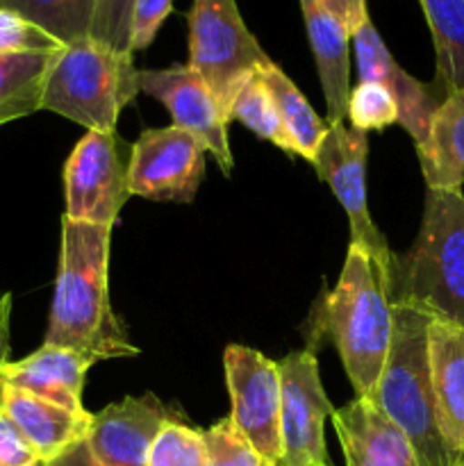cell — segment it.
Wrapping results in <instances>:
<instances>
[{"label": "cell", "mask_w": 464, "mask_h": 466, "mask_svg": "<svg viewBox=\"0 0 464 466\" xmlns=\"http://www.w3.org/2000/svg\"><path fill=\"white\" fill-rule=\"evenodd\" d=\"M428 358L446 432L464 451V328L432 319L428 326Z\"/></svg>", "instance_id": "19"}, {"label": "cell", "mask_w": 464, "mask_h": 466, "mask_svg": "<svg viewBox=\"0 0 464 466\" xmlns=\"http://www.w3.org/2000/svg\"><path fill=\"white\" fill-rule=\"evenodd\" d=\"M64 46L57 39L9 9H0V55L57 53Z\"/></svg>", "instance_id": "29"}, {"label": "cell", "mask_w": 464, "mask_h": 466, "mask_svg": "<svg viewBox=\"0 0 464 466\" xmlns=\"http://www.w3.org/2000/svg\"><path fill=\"white\" fill-rule=\"evenodd\" d=\"M173 9V0H135L132 5L130 50L132 55L146 50L157 36L159 27Z\"/></svg>", "instance_id": "31"}, {"label": "cell", "mask_w": 464, "mask_h": 466, "mask_svg": "<svg viewBox=\"0 0 464 466\" xmlns=\"http://www.w3.org/2000/svg\"><path fill=\"white\" fill-rule=\"evenodd\" d=\"M428 189L462 191L464 187V89L441 100L430 130L417 148Z\"/></svg>", "instance_id": "20"}, {"label": "cell", "mask_w": 464, "mask_h": 466, "mask_svg": "<svg viewBox=\"0 0 464 466\" xmlns=\"http://www.w3.org/2000/svg\"><path fill=\"white\" fill-rule=\"evenodd\" d=\"M330 16H335L346 27L350 36L362 27L368 18L367 0H317Z\"/></svg>", "instance_id": "33"}, {"label": "cell", "mask_w": 464, "mask_h": 466, "mask_svg": "<svg viewBox=\"0 0 464 466\" xmlns=\"http://www.w3.org/2000/svg\"><path fill=\"white\" fill-rule=\"evenodd\" d=\"M280 371V444L277 466H326V419L332 403L323 390L317 355L296 350L277 362Z\"/></svg>", "instance_id": "8"}, {"label": "cell", "mask_w": 464, "mask_h": 466, "mask_svg": "<svg viewBox=\"0 0 464 466\" xmlns=\"http://www.w3.org/2000/svg\"><path fill=\"white\" fill-rule=\"evenodd\" d=\"M367 157L368 137L346 123L328 126L312 167L318 177L335 191L350 226V244L368 250L382 267L394 273L396 258L387 239L373 223L367 205Z\"/></svg>", "instance_id": "9"}, {"label": "cell", "mask_w": 464, "mask_h": 466, "mask_svg": "<svg viewBox=\"0 0 464 466\" xmlns=\"http://www.w3.org/2000/svg\"><path fill=\"white\" fill-rule=\"evenodd\" d=\"M9 309H12V296H0V355L7 358V332H9Z\"/></svg>", "instance_id": "35"}, {"label": "cell", "mask_w": 464, "mask_h": 466, "mask_svg": "<svg viewBox=\"0 0 464 466\" xmlns=\"http://www.w3.org/2000/svg\"><path fill=\"white\" fill-rule=\"evenodd\" d=\"M330 419L346 466H419L408 435L376 399L355 396L350 403L332 410Z\"/></svg>", "instance_id": "15"}, {"label": "cell", "mask_w": 464, "mask_h": 466, "mask_svg": "<svg viewBox=\"0 0 464 466\" xmlns=\"http://www.w3.org/2000/svg\"><path fill=\"white\" fill-rule=\"evenodd\" d=\"M41 460L21 428L0 408V466H39Z\"/></svg>", "instance_id": "32"}, {"label": "cell", "mask_w": 464, "mask_h": 466, "mask_svg": "<svg viewBox=\"0 0 464 466\" xmlns=\"http://www.w3.org/2000/svg\"><path fill=\"white\" fill-rule=\"evenodd\" d=\"M39 466H100V464L96 462L86 440H82L77 441V444H73L71 449L64 451L62 455H57L55 460H50V462H41Z\"/></svg>", "instance_id": "34"}, {"label": "cell", "mask_w": 464, "mask_h": 466, "mask_svg": "<svg viewBox=\"0 0 464 466\" xmlns=\"http://www.w3.org/2000/svg\"><path fill=\"white\" fill-rule=\"evenodd\" d=\"M5 362H9V360H7V358H3V355H0V367H3Z\"/></svg>", "instance_id": "36"}, {"label": "cell", "mask_w": 464, "mask_h": 466, "mask_svg": "<svg viewBox=\"0 0 464 466\" xmlns=\"http://www.w3.org/2000/svg\"><path fill=\"white\" fill-rule=\"evenodd\" d=\"M391 303L464 328V194L428 189L421 228L405 258H396Z\"/></svg>", "instance_id": "4"}, {"label": "cell", "mask_w": 464, "mask_h": 466, "mask_svg": "<svg viewBox=\"0 0 464 466\" xmlns=\"http://www.w3.org/2000/svg\"><path fill=\"white\" fill-rule=\"evenodd\" d=\"M207 453V466H271L253 444L241 435L232 417L200 431Z\"/></svg>", "instance_id": "27"}, {"label": "cell", "mask_w": 464, "mask_h": 466, "mask_svg": "<svg viewBox=\"0 0 464 466\" xmlns=\"http://www.w3.org/2000/svg\"><path fill=\"white\" fill-rule=\"evenodd\" d=\"M173 421L182 414L153 394L127 396L94 414L86 444L100 466H148L155 437Z\"/></svg>", "instance_id": "13"}, {"label": "cell", "mask_w": 464, "mask_h": 466, "mask_svg": "<svg viewBox=\"0 0 464 466\" xmlns=\"http://www.w3.org/2000/svg\"><path fill=\"white\" fill-rule=\"evenodd\" d=\"M132 5H135V0H98L94 25H91V39L100 41L114 50H121V53H132Z\"/></svg>", "instance_id": "30"}, {"label": "cell", "mask_w": 464, "mask_h": 466, "mask_svg": "<svg viewBox=\"0 0 464 466\" xmlns=\"http://www.w3.org/2000/svg\"><path fill=\"white\" fill-rule=\"evenodd\" d=\"M227 116H230V121L235 118V121L244 123L248 130H253L255 135L262 137L264 141H271L273 146L285 150L287 155H296L294 144H291L289 135H287L285 130V123H282L280 118V112H277L268 89L264 86L259 73L241 86V91L237 94Z\"/></svg>", "instance_id": "25"}, {"label": "cell", "mask_w": 464, "mask_h": 466, "mask_svg": "<svg viewBox=\"0 0 464 466\" xmlns=\"http://www.w3.org/2000/svg\"><path fill=\"white\" fill-rule=\"evenodd\" d=\"M232 421L271 466L280 464V371L259 350L230 344L223 355Z\"/></svg>", "instance_id": "11"}, {"label": "cell", "mask_w": 464, "mask_h": 466, "mask_svg": "<svg viewBox=\"0 0 464 466\" xmlns=\"http://www.w3.org/2000/svg\"><path fill=\"white\" fill-rule=\"evenodd\" d=\"M421 7L435 44L432 89L444 100L464 89V0H421Z\"/></svg>", "instance_id": "21"}, {"label": "cell", "mask_w": 464, "mask_h": 466, "mask_svg": "<svg viewBox=\"0 0 464 466\" xmlns=\"http://www.w3.org/2000/svg\"><path fill=\"white\" fill-rule=\"evenodd\" d=\"M55 53L0 55V126L41 109Z\"/></svg>", "instance_id": "23"}, {"label": "cell", "mask_w": 464, "mask_h": 466, "mask_svg": "<svg viewBox=\"0 0 464 466\" xmlns=\"http://www.w3.org/2000/svg\"><path fill=\"white\" fill-rule=\"evenodd\" d=\"M109 226L62 218L57 282L44 339V344L76 350L94 362L139 355L109 305Z\"/></svg>", "instance_id": "2"}, {"label": "cell", "mask_w": 464, "mask_h": 466, "mask_svg": "<svg viewBox=\"0 0 464 466\" xmlns=\"http://www.w3.org/2000/svg\"><path fill=\"white\" fill-rule=\"evenodd\" d=\"M148 466H207L200 428L185 421L166 423L150 446Z\"/></svg>", "instance_id": "26"}, {"label": "cell", "mask_w": 464, "mask_h": 466, "mask_svg": "<svg viewBox=\"0 0 464 466\" xmlns=\"http://www.w3.org/2000/svg\"><path fill=\"white\" fill-rule=\"evenodd\" d=\"M326 466H332V464H326Z\"/></svg>", "instance_id": "37"}, {"label": "cell", "mask_w": 464, "mask_h": 466, "mask_svg": "<svg viewBox=\"0 0 464 466\" xmlns=\"http://www.w3.org/2000/svg\"><path fill=\"white\" fill-rule=\"evenodd\" d=\"M94 364V360L76 350L44 344L18 362H5L0 367V382L80 414L86 412L82 405V390L86 371Z\"/></svg>", "instance_id": "16"}, {"label": "cell", "mask_w": 464, "mask_h": 466, "mask_svg": "<svg viewBox=\"0 0 464 466\" xmlns=\"http://www.w3.org/2000/svg\"><path fill=\"white\" fill-rule=\"evenodd\" d=\"M0 408L21 428L41 462H50L73 444L86 440L94 419L91 412H71L30 391L7 387L3 382H0Z\"/></svg>", "instance_id": "17"}, {"label": "cell", "mask_w": 464, "mask_h": 466, "mask_svg": "<svg viewBox=\"0 0 464 466\" xmlns=\"http://www.w3.org/2000/svg\"><path fill=\"white\" fill-rule=\"evenodd\" d=\"M350 44L355 48L359 80L376 82L389 91L391 98L396 100V107H398V123L412 137L414 146L421 148L428 130H430L432 116L441 105L439 94L432 89V85H423L417 77L409 76L391 57L371 18H367L362 27L350 36Z\"/></svg>", "instance_id": "14"}, {"label": "cell", "mask_w": 464, "mask_h": 466, "mask_svg": "<svg viewBox=\"0 0 464 466\" xmlns=\"http://www.w3.org/2000/svg\"><path fill=\"white\" fill-rule=\"evenodd\" d=\"M391 305L394 335L378 382V405L408 435L419 466H464V451L450 441L432 387L428 358L432 317L408 303Z\"/></svg>", "instance_id": "3"}, {"label": "cell", "mask_w": 464, "mask_h": 466, "mask_svg": "<svg viewBox=\"0 0 464 466\" xmlns=\"http://www.w3.org/2000/svg\"><path fill=\"white\" fill-rule=\"evenodd\" d=\"M346 116L350 118V127L359 132L385 130L398 123V107L385 86L359 80L350 89Z\"/></svg>", "instance_id": "28"}, {"label": "cell", "mask_w": 464, "mask_h": 466, "mask_svg": "<svg viewBox=\"0 0 464 466\" xmlns=\"http://www.w3.org/2000/svg\"><path fill=\"white\" fill-rule=\"evenodd\" d=\"M139 94L132 53L86 39L64 46L50 62L41 109L66 116L86 130L114 132L121 109Z\"/></svg>", "instance_id": "5"}, {"label": "cell", "mask_w": 464, "mask_h": 466, "mask_svg": "<svg viewBox=\"0 0 464 466\" xmlns=\"http://www.w3.org/2000/svg\"><path fill=\"white\" fill-rule=\"evenodd\" d=\"M205 153L203 141L177 126L144 130L130 148V194L166 203H191L205 177Z\"/></svg>", "instance_id": "10"}, {"label": "cell", "mask_w": 464, "mask_h": 466, "mask_svg": "<svg viewBox=\"0 0 464 466\" xmlns=\"http://www.w3.org/2000/svg\"><path fill=\"white\" fill-rule=\"evenodd\" d=\"M394 335L391 271L350 244L335 289L321 294L308 321V349L326 337L335 344L355 396L376 399Z\"/></svg>", "instance_id": "1"}, {"label": "cell", "mask_w": 464, "mask_h": 466, "mask_svg": "<svg viewBox=\"0 0 464 466\" xmlns=\"http://www.w3.org/2000/svg\"><path fill=\"white\" fill-rule=\"evenodd\" d=\"M259 77H262L264 86L268 89L277 112H280L287 135L294 144V153L312 164L318 144L328 130L326 121L317 116L308 98L300 94L298 86L287 77V73L277 64L271 62L267 68H262Z\"/></svg>", "instance_id": "22"}, {"label": "cell", "mask_w": 464, "mask_h": 466, "mask_svg": "<svg viewBox=\"0 0 464 466\" xmlns=\"http://www.w3.org/2000/svg\"><path fill=\"white\" fill-rule=\"evenodd\" d=\"M130 150L114 132L86 130L64 167L68 221L109 226L130 200Z\"/></svg>", "instance_id": "7"}, {"label": "cell", "mask_w": 464, "mask_h": 466, "mask_svg": "<svg viewBox=\"0 0 464 466\" xmlns=\"http://www.w3.org/2000/svg\"><path fill=\"white\" fill-rule=\"evenodd\" d=\"M139 91L157 98L171 114L173 126L198 137L218 168L230 176L235 159L227 144V116L194 68L187 64L146 68L139 71Z\"/></svg>", "instance_id": "12"}, {"label": "cell", "mask_w": 464, "mask_h": 466, "mask_svg": "<svg viewBox=\"0 0 464 466\" xmlns=\"http://www.w3.org/2000/svg\"><path fill=\"white\" fill-rule=\"evenodd\" d=\"M326 96V126L344 123L350 96V35L317 0H298Z\"/></svg>", "instance_id": "18"}, {"label": "cell", "mask_w": 464, "mask_h": 466, "mask_svg": "<svg viewBox=\"0 0 464 466\" xmlns=\"http://www.w3.org/2000/svg\"><path fill=\"white\" fill-rule=\"evenodd\" d=\"M189 64L227 116L241 86L273 62L246 27L237 0H194L189 9ZM230 121V116H227Z\"/></svg>", "instance_id": "6"}, {"label": "cell", "mask_w": 464, "mask_h": 466, "mask_svg": "<svg viewBox=\"0 0 464 466\" xmlns=\"http://www.w3.org/2000/svg\"><path fill=\"white\" fill-rule=\"evenodd\" d=\"M98 0H0V9L35 23L62 46L91 36Z\"/></svg>", "instance_id": "24"}]
</instances>
